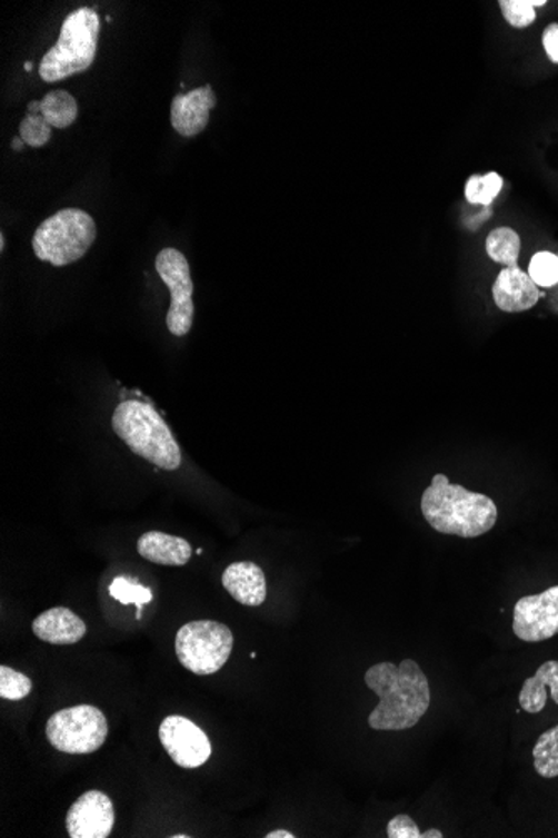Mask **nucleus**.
<instances>
[{
	"label": "nucleus",
	"instance_id": "1",
	"mask_svg": "<svg viewBox=\"0 0 558 838\" xmlns=\"http://www.w3.org/2000/svg\"><path fill=\"white\" fill-rule=\"evenodd\" d=\"M365 683L380 698L368 717L371 730H410L430 708V684L417 661L405 660L398 667L390 661L373 664Z\"/></svg>",
	"mask_w": 558,
	"mask_h": 838
},
{
	"label": "nucleus",
	"instance_id": "2",
	"mask_svg": "<svg viewBox=\"0 0 558 838\" xmlns=\"http://www.w3.org/2000/svg\"><path fill=\"white\" fill-rule=\"evenodd\" d=\"M421 512L435 531L465 539L487 534L498 519L497 505L488 495L451 484L445 474H435L425 489Z\"/></svg>",
	"mask_w": 558,
	"mask_h": 838
},
{
	"label": "nucleus",
	"instance_id": "3",
	"mask_svg": "<svg viewBox=\"0 0 558 838\" xmlns=\"http://www.w3.org/2000/svg\"><path fill=\"white\" fill-rule=\"evenodd\" d=\"M112 431L136 455L156 467L162 471L181 467V447L152 405L141 401L121 402L112 415Z\"/></svg>",
	"mask_w": 558,
	"mask_h": 838
},
{
	"label": "nucleus",
	"instance_id": "4",
	"mask_svg": "<svg viewBox=\"0 0 558 838\" xmlns=\"http://www.w3.org/2000/svg\"><path fill=\"white\" fill-rule=\"evenodd\" d=\"M99 31L101 21L94 9L81 8L69 14L58 45L49 49L39 66L42 81H62L91 68L98 52Z\"/></svg>",
	"mask_w": 558,
	"mask_h": 838
},
{
	"label": "nucleus",
	"instance_id": "5",
	"mask_svg": "<svg viewBox=\"0 0 558 838\" xmlns=\"http://www.w3.org/2000/svg\"><path fill=\"white\" fill-rule=\"evenodd\" d=\"M98 228L89 213L66 208L46 219L32 238V248L41 262L66 266L81 259L94 245Z\"/></svg>",
	"mask_w": 558,
	"mask_h": 838
},
{
	"label": "nucleus",
	"instance_id": "6",
	"mask_svg": "<svg viewBox=\"0 0 558 838\" xmlns=\"http://www.w3.org/2000/svg\"><path fill=\"white\" fill-rule=\"evenodd\" d=\"M232 647L231 630L219 621H191L176 634L179 663L198 677L218 673L228 663Z\"/></svg>",
	"mask_w": 558,
	"mask_h": 838
},
{
	"label": "nucleus",
	"instance_id": "7",
	"mask_svg": "<svg viewBox=\"0 0 558 838\" xmlns=\"http://www.w3.org/2000/svg\"><path fill=\"white\" fill-rule=\"evenodd\" d=\"M108 731V720L99 708L78 704L51 714L46 737L62 753L89 755L104 745Z\"/></svg>",
	"mask_w": 558,
	"mask_h": 838
},
{
	"label": "nucleus",
	"instance_id": "8",
	"mask_svg": "<svg viewBox=\"0 0 558 838\" xmlns=\"http://www.w3.org/2000/svg\"><path fill=\"white\" fill-rule=\"evenodd\" d=\"M156 269L171 292V307L166 317L168 331L175 337H185L191 331L195 321V284L188 259L179 249L165 248L156 256Z\"/></svg>",
	"mask_w": 558,
	"mask_h": 838
},
{
	"label": "nucleus",
	"instance_id": "9",
	"mask_svg": "<svg viewBox=\"0 0 558 838\" xmlns=\"http://www.w3.org/2000/svg\"><path fill=\"white\" fill-rule=\"evenodd\" d=\"M159 740L171 760L188 770L202 767L211 757L212 747L208 735L189 718L179 714H171L162 720Z\"/></svg>",
	"mask_w": 558,
	"mask_h": 838
},
{
	"label": "nucleus",
	"instance_id": "10",
	"mask_svg": "<svg viewBox=\"0 0 558 838\" xmlns=\"http://www.w3.org/2000/svg\"><path fill=\"white\" fill-rule=\"evenodd\" d=\"M514 633L525 643H540L558 634V586L517 601Z\"/></svg>",
	"mask_w": 558,
	"mask_h": 838
},
{
	"label": "nucleus",
	"instance_id": "11",
	"mask_svg": "<svg viewBox=\"0 0 558 838\" xmlns=\"http://www.w3.org/2000/svg\"><path fill=\"white\" fill-rule=\"evenodd\" d=\"M116 814L104 791L91 790L69 808L66 828L71 838H108L114 828Z\"/></svg>",
	"mask_w": 558,
	"mask_h": 838
},
{
	"label": "nucleus",
	"instance_id": "12",
	"mask_svg": "<svg viewBox=\"0 0 558 838\" xmlns=\"http://www.w3.org/2000/svg\"><path fill=\"white\" fill-rule=\"evenodd\" d=\"M491 295L495 305L507 314L530 310L544 297L530 275L517 265L505 266L498 273Z\"/></svg>",
	"mask_w": 558,
	"mask_h": 838
},
{
	"label": "nucleus",
	"instance_id": "13",
	"mask_svg": "<svg viewBox=\"0 0 558 838\" xmlns=\"http://www.w3.org/2000/svg\"><path fill=\"white\" fill-rule=\"evenodd\" d=\"M216 106V95L211 86L192 89L188 95L172 99L171 125L178 135L192 138L205 131L209 115Z\"/></svg>",
	"mask_w": 558,
	"mask_h": 838
},
{
	"label": "nucleus",
	"instance_id": "14",
	"mask_svg": "<svg viewBox=\"0 0 558 838\" xmlns=\"http://www.w3.org/2000/svg\"><path fill=\"white\" fill-rule=\"evenodd\" d=\"M222 586L232 600L248 608L261 607L268 594L265 573L258 564L249 561L229 564L222 573Z\"/></svg>",
	"mask_w": 558,
	"mask_h": 838
},
{
	"label": "nucleus",
	"instance_id": "15",
	"mask_svg": "<svg viewBox=\"0 0 558 838\" xmlns=\"http://www.w3.org/2000/svg\"><path fill=\"white\" fill-rule=\"evenodd\" d=\"M32 631L46 643L69 647L79 643L88 633V628L69 608H51L36 618Z\"/></svg>",
	"mask_w": 558,
	"mask_h": 838
},
{
	"label": "nucleus",
	"instance_id": "16",
	"mask_svg": "<svg viewBox=\"0 0 558 838\" xmlns=\"http://www.w3.org/2000/svg\"><path fill=\"white\" fill-rule=\"evenodd\" d=\"M138 552L159 566L181 568L189 563L192 548L186 539L178 535L149 531L139 538Z\"/></svg>",
	"mask_w": 558,
	"mask_h": 838
},
{
	"label": "nucleus",
	"instance_id": "17",
	"mask_svg": "<svg viewBox=\"0 0 558 838\" xmlns=\"http://www.w3.org/2000/svg\"><path fill=\"white\" fill-rule=\"evenodd\" d=\"M548 693L555 704H558V661L554 660L545 661L534 677L525 680L518 703L527 713L537 714L547 704Z\"/></svg>",
	"mask_w": 558,
	"mask_h": 838
},
{
	"label": "nucleus",
	"instance_id": "18",
	"mask_svg": "<svg viewBox=\"0 0 558 838\" xmlns=\"http://www.w3.org/2000/svg\"><path fill=\"white\" fill-rule=\"evenodd\" d=\"M41 112L52 128L68 129L78 119L79 106L68 91H52L42 99Z\"/></svg>",
	"mask_w": 558,
	"mask_h": 838
},
{
	"label": "nucleus",
	"instance_id": "19",
	"mask_svg": "<svg viewBox=\"0 0 558 838\" xmlns=\"http://www.w3.org/2000/svg\"><path fill=\"white\" fill-rule=\"evenodd\" d=\"M520 235L515 229L508 228V226L495 228L487 236V243H485L487 255L495 263L504 266L517 265L518 256H520Z\"/></svg>",
	"mask_w": 558,
	"mask_h": 838
},
{
	"label": "nucleus",
	"instance_id": "20",
	"mask_svg": "<svg viewBox=\"0 0 558 838\" xmlns=\"http://www.w3.org/2000/svg\"><path fill=\"white\" fill-rule=\"evenodd\" d=\"M531 755L535 771L540 777H558V724L540 735Z\"/></svg>",
	"mask_w": 558,
	"mask_h": 838
},
{
	"label": "nucleus",
	"instance_id": "21",
	"mask_svg": "<svg viewBox=\"0 0 558 838\" xmlns=\"http://www.w3.org/2000/svg\"><path fill=\"white\" fill-rule=\"evenodd\" d=\"M504 188V179L498 172H488L485 176H471L465 186V198L471 205L488 206L495 201Z\"/></svg>",
	"mask_w": 558,
	"mask_h": 838
},
{
	"label": "nucleus",
	"instance_id": "22",
	"mask_svg": "<svg viewBox=\"0 0 558 838\" xmlns=\"http://www.w3.org/2000/svg\"><path fill=\"white\" fill-rule=\"evenodd\" d=\"M109 594L121 604H134L138 608V613H136L138 620H141L145 604L152 601V591L149 588L134 583L126 576H119L112 581L111 586H109Z\"/></svg>",
	"mask_w": 558,
	"mask_h": 838
},
{
	"label": "nucleus",
	"instance_id": "23",
	"mask_svg": "<svg viewBox=\"0 0 558 838\" xmlns=\"http://www.w3.org/2000/svg\"><path fill=\"white\" fill-rule=\"evenodd\" d=\"M501 14L507 19L508 24L517 29H525L534 24L537 14L535 8L547 6L545 0H500Z\"/></svg>",
	"mask_w": 558,
	"mask_h": 838
},
{
	"label": "nucleus",
	"instance_id": "24",
	"mask_svg": "<svg viewBox=\"0 0 558 838\" xmlns=\"http://www.w3.org/2000/svg\"><path fill=\"white\" fill-rule=\"evenodd\" d=\"M528 275L538 288L558 285V256L550 252L535 253L528 265Z\"/></svg>",
	"mask_w": 558,
	"mask_h": 838
},
{
	"label": "nucleus",
	"instance_id": "25",
	"mask_svg": "<svg viewBox=\"0 0 558 838\" xmlns=\"http://www.w3.org/2000/svg\"><path fill=\"white\" fill-rule=\"evenodd\" d=\"M22 141L31 148H42L48 145L52 138V126L46 121L42 112H28L26 118L22 119L21 128Z\"/></svg>",
	"mask_w": 558,
	"mask_h": 838
},
{
	"label": "nucleus",
	"instance_id": "26",
	"mask_svg": "<svg viewBox=\"0 0 558 838\" xmlns=\"http://www.w3.org/2000/svg\"><path fill=\"white\" fill-rule=\"evenodd\" d=\"M32 691L31 678L9 667H0V698L21 701Z\"/></svg>",
	"mask_w": 558,
	"mask_h": 838
},
{
	"label": "nucleus",
	"instance_id": "27",
	"mask_svg": "<svg viewBox=\"0 0 558 838\" xmlns=\"http://www.w3.org/2000/svg\"><path fill=\"white\" fill-rule=\"evenodd\" d=\"M388 838H421L420 828L410 815H397L388 821Z\"/></svg>",
	"mask_w": 558,
	"mask_h": 838
},
{
	"label": "nucleus",
	"instance_id": "28",
	"mask_svg": "<svg viewBox=\"0 0 558 838\" xmlns=\"http://www.w3.org/2000/svg\"><path fill=\"white\" fill-rule=\"evenodd\" d=\"M545 52L554 65H558V22L548 26L541 36Z\"/></svg>",
	"mask_w": 558,
	"mask_h": 838
},
{
	"label": "nucleus",
	"instance_id": "29",
	"mask_svg": "<svg viewBox=\"0 0 558 838\" xmlns=\"http://www.w3.org/2000/svg\"><path fill=\"white\" fill-rule=\"evenodd\" d=\"M266 838H295L297 835L291 834V831L288 830H275L269 831L268 835H265Z\"/></svg>",
	"mask_w": 558,
	"mask_h": 838
},
{
	"label": "nucleus",
	"instance_id": "30",
	"mask_svg": "<svg viewBox=\"0 0 558 838\" xmlns=\"http://www.w3.org/2000/svg\"><path fill=\"white\" fill-rule=\"evenodd\" d=\"M444 834L437 828H430V830L421 831V838H441Z\"/></svg>",
	"mask_w": 558,
	"mask_h": 838
},
{
	"label": "nucleus",
	"instance_id": "31",
	"mask_svg": "<svg viewBox=\"0 0 558 838\" xmlns=\"http://www.w3.org/2000/svg\"><path fill=\"white\" fill-rule=\"evenodd\" d=\"M11 146H12V149H14V151L18 152V151H22V149H24V146H28V145H26V142L22 141L21 136H19V138L12 139Z\"/></svg>",
	"mask_w": 558,
	"mask_h": 838
},
{
	"label": "nucleus",
	"instance_id": "32",
	"mask_svg": "<svg viewBox=\"0 0 558 838\" xmlns=\"http://www.w3.org/2000/svg\"><path fill=\"white\" fill-rule=\"evenodd\" d=\"M4 249H6L4 233H0V252H4Z\"/></svg>",
	"mask_w": 558,
	"mask_h": 838
},
{
	"label": "nucleus",
	"instance_id": "33",
	"mask_svg": "<svg viewBox=\"0 0 558 838\" xmlns=\"http://www.w3.org/2000/svg\"><path fill=\"white\" fill-rule=\"evenodd\" d=\"M24 68H26V71L31 72L32 68H34V65H32L31 61H28V62H26Z\"/></svg>",
	"mask_w": 558,
	"mask_h": 838
},
{
	"label": "nucleus",
	"instance_id": "34",
	"mask_svg": "<svg viewBox=\"0 0 558 838\" xmlns=\"http://www.w3.org/2000/svg\"><path fill=\"white\" fill-rule=\"evenodd\" d=\"M172 838H189V835H172Z\"/></svg>",
	"mask_w": 558,
	"mask_h": 838
}]
</instances>
